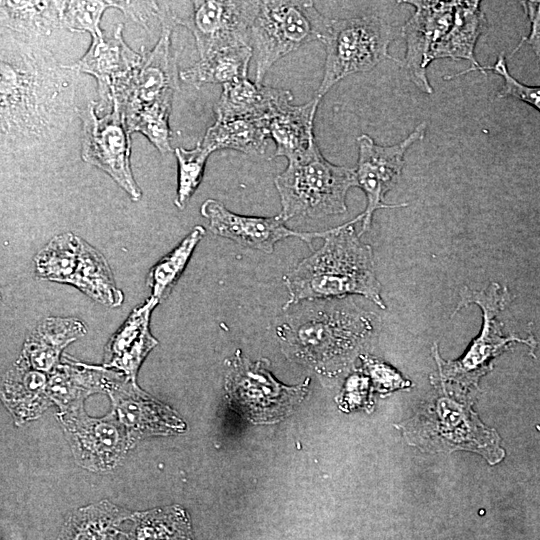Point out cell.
I'll use <instances>...</instances> for the list:
<instances>
[{
    "label": "cell",
    "mask_w": 540,
    "mask_h": 540,
    "mask_svg": "<svg viewBox=\"0 0 540 540\" xmlns=\"http://www.w3.org/2000/svg\"><path fill=\"white\" fill-rule=\"evenodd\" d=\"M57 415L75 460L83 468L110 471L132 446L126 428L114 412L104 418H93L80 406Z\"/></svg>",
    "instance_id": "cell-13"
},
{
    "label": "cell",
    "mask_w": 540,
    "mask_h": 540,
    "mask_svg": "<svg viewBox=\"0 0 540 540\" xmlns=\"http://www.w3.org/2000/svg\"><path fill=\"white\" fill-rule=\"evenodd\" d=\"M287 161L285 170L274 180L285 222L294 217L316 219L347 211V193L357 186L355 169L329 162L317 142Z\"/></svg>",
    "instance_id": "cell-5"
},
{
    "label": "cell",
    "mask_w": 540,
    "mask_h": 540,
    "mask_svg": "<svg viewBox=\"0 0 540 540\" xmlns=\"http://www.w3.org/2000/svg\"><path fill=\"white\" fill-rule=\"evenodd\" d=\"M132 513L103 500L72 512L65 520L57 540H121L122 530Z\"/></svg>",
    "instance_id": "cell-25"
},
{
    "label": "cell",
    "mask_w": 540,
    "mask_h": 540,
    "mask_svg": "<svg viewBox=\"0 0 540 540\" xmlns=\"http://www.w3.org/2000/svg\"><path fill=\"white\" fill-rule=\"evenodd\" d=\"M158 303L151 296L131 312L106 345L104 368L116 369L135 382L143 360L158 344L150 331V316Z\"/></svg>",
    "instance_id": "cell-19"
},
{
    "label": "cell",
    "mask_w": 540,
    "mask_h": 540,
    "mask_svg": "<svg viewBox=\"0 0 540 540\" xmlns=\"http://www.w3.org/2000/svg\"><path fill=\"white\" fill-rule=\"evenodd\" d=\"M395 36V29L375 15L330 20L322 41L324 72L315 98L321 100L346 76L369 71L386 58L397 61L388 53Z\"/></svg>",
    "instance_id": "cell-8"
},
{
    "label": "cell",
    "mask_w": 540,
    "mask_h": 540,
    "mask_svg": "<svg viewBox=\"0 0 540 540\" xmlns=\"http://www.w3.org/2000/svg\"><path fill=\"white\" fill-rule=\"evenodd\" d=\"M114 413L127 430L131 445L147 436L173 435L186 429L184 421L170 407L143 392L134 381L110 375L106 390Z\"/></svg>",
    "instance_id": "cell-17"
},
{
    "label": "cell",
    "mask_w": 540,
    "mask_h": 540,
    "mask_svg": "<svg viewBox=\"0 0 540 540\" xmlns=\"http://www.w3.org/2000/svg\"><path fill=\"white\" fill-rule=\"evenodd\" d=\"M158 2L157 17L161 33L157 44L149 51L141 48V60L130 76L113 92L125 118L143 106L167 96H174L180 78L171 35L176 26L169 13L167 1Z\"/></svg>",
    "instance_id": "cell-12"
},
{
    "label": "cell",
    "mask_w": 540,
    "mask_h": 540,
    "mask_svg": "<svg viewBox=\"0 0 540 540\" xmlns=\"http://www.w3.org/2000/svg\"><path fill=\"white\" fill-rule=\"evenodd\" d=\"M69 284L108 307H119L124 300L106 259L85 240H82L78 265Z\"/></svg>",
    "instance_id": "cell-30"
},
{
    "label": "cell",
    "mask_w": 540,
    "mask_h": 540,
    "mask_svg": "<svg viewBox=\"0 0 540 540\" xmlns=\"http://www.w3.org/2000/svg\"><path fill=\"white\" fill-rule=\"evenodd\" d=\"M486 26L487 21L484 13L480 10V1H457L453 24L435 48L432 61L451 58L454 60L466 59L471 62L469 69L452 77L474 70L485 73V67L476 61L474 49L480 34Z\"/></svg>",
    "instance_id": "cell-24"
},
{
    "label": "cell",
    "mask_w": 540,
    "mask_h": 540,
    "mask_svg": "<svg viewBox=\"0 0 540 540\" xmlns=\"http://www.w3.org/2000/svg\"><path fill=\"white\" fill-rule=\"evenodd\" d=\"M173 97L167 96L143 106L125 118L129 132L143 134L161 154L172 150L169 118Z\"/></svg>",
    "instance_id": "cell-34"
},
{
    "label": "cell",
    "mask_w": 540,
    "mask_h": 540,
    "mask_svg": "<svg viewBox=\"0 0 540 540\" xmlns=\"http://www.w3.org/2000/svg\"><path fill=\"white\" fill-rule=\"evenodd\" d=\"M65 1H1V26L26 37L48 36L62 28Z\"/></svg>",
    "instance_id": "cell-28"
},
{
    "label": "cell",
    "mask_w": 540,
    "mask_h": 540,
    "mask_svg": "<svg viewBox=\"0 0 540 540\" xmlns=\"http://www.w3.org/2000/svg\"><path fill=\"white\" fill-rule=\"evenodd\" d=\"M123 24L114 28L113 34L92 38L87 52L75 63L67 65L75 72L93 76L97 81L100 102L97 108L113 105V92L130 76L141 60L122 36Z\"/></svg>",
    "instance_id": "cell-18"
},
{
    "label": "cell",
    "mask_w": 540,
    "mask_h": 540,
    "mask_svg": "<svg viewBox=\"0 0 540 540\" xmlns=\"http://www.w3.org/2000/svg\"><path fill=\"white\" fill-rule=\"evenodd\" d=\"M521 4L529 18L531 29L528 37L521 39L513 53H516L522 44L526 42L533 48L538 59H540V1H522Z\"/></svg>",
    "instance_id": "cell-39"
},
{
    "label": "cell",
    "mask_w": 540,
    "mask_h": 540,
    "mask_svg": "<svg viewBox=\"0 0 540 540\" xmlns=\"http://www.w3.org/2000/svg\"><path fill=\"white\" fill-rule=\"evenodd\" d=\"M108 8H120V1H65L62 12V28L72 32H88L91 38L104 33L100 21Z\"/></svg>",
    "instance_id": "cell-36"
},
{
    "label": "cell",
    "mask_w": 540,
    "mask_h": 540,
    "mask_svg": "<svg viewBox=\"0 0 540 540\" xmlns=\"http://www.w3.org/2000/svg\"><path fill=\"white\" fill-rule=\"evenodd\" d=\"M211 153L205 149L201 142L192 149L178 147L175 156L178 163L177 193L174 200L179 209H183L198 188Z\"/></svg>",
    "instance_id": "cell-35"
},
{
    "label": "cell",
    "mask_w": 540,
    "mask_h": 540,
    "mask_svg": "<svg viewBox=\"0 0 540 540\" xmlns=\"http://www.w3.org/2000/svg\"><path fill=\"white\" fill-rule=\"evenodd\" d=\"M329 24L312 1H259L249 44L255 61V83L262 85L269 69L289 53L309 42H322Z\"/></svg>",
    "instance_id": "cell-7"
},
{
    "label": "cell",
    "mask_w": 540,
    "mask_h": 540,
    "mask_svg": "<svg viewBox=\"0 0 540 540\" xmlns=\"http://www.w3.org/2000/svg\"><path fill=\"white\" fill-rule=\"evenodd\" d=\"M440 389L399 427L409 444L428 452L472 451L489 464L504 457L496 430L485 426L472 410L468 392L439 383Z\"/></svg>",
    "instance_id": "cell-4"
},
{
    "label": "cell",
    "mask_w": 540,
    "mask_h": 540,
    "mask_svg": "<svg viewBox=\"0 0 540 540\" xmlns=\"http://www.w3.org/2000/svg\"><path fill=\"white\" fill-rule=\"evenodd\" d=\"M538 60L540 64V59ZM485 70H492L504 79V86L497 94L498 98H517L540 111V86L525 85L511 76L503 53L498 56L493 66H486Z\"/></svg>",
    "instance_id": "cell-37"
},
{
    "label": "cell",
    "mask_w": 540,
    "mask_h": 540,
    "mask_svg": "<svg viewBox=\"0 0 540 540\" xmlns=\"http://www.w3.org/2000/svg\"><path fill=\"white\" fill-rule=\"evenodd\" d=\"M97 102L90 101L79 111L82 121L81 157L86 163L108 174L131 198L139 201L142 191L131 169V133L119 105L98 116Z\"/></svg>",
    "instance_id": "cell-11"
},
{
    "label": "cell",
    "mask_w": 540,
    "mask_h": 540,
    "mask_svg": "<svg viewBox=\"0 0 540 540\" xmlns=\"http://www.w3.org/2000/svg\"><path fill=\"white\" fill-rule=\"evenodd\" d=\"M415 7L401 33L406 40L403 66L411 81L424 93L433 88L426 76L432 54L453 24L457 1H403Z\"/></svg>",
    "instance_id": "cell-15"
},
{
    "label": "cell",
    "mask_w": 540,
    "mask_h": 540,
    "mask_svg": "<svg viewBox=\"0 0 540 540\" xmlns=\"http://www.w3.org/2000/svg\"><path fill=\"white\" fill-rule=\"evenodd\" d=\"M426 128L427 124L423 122L402 142L390 146L378 145L366 134H362L357 138L356 183L367 198V206L362 213V227L359 235L370 229L372 217L376 210L407 205H388L384 202V197L401 176L405 152L413 143L424 138Z\"/></svg>",
    "instance_id": "cell-14"
},
{
    "label": "cell",
    "mask_w": 540,
    "mask_h": 540,
    "mask_svg": "<svg viewBox=\"0 0 540 540\" xmlns=\"http://www.w3.org/2000/svg\"><path fill=\"white\" fill-rule=\"evenodd\" d=\"M290 92L273 109L267 119L270 139L276 145L273 157L287 160L305 153L315 140L313 126L321 100L313 98L302 105H293Z\"/></svg>",
    "instance_id": "cell-20"
},
{
    "label": "cell",
    "mask_w": 540,
    "mask_h": 540,
    "mask_svg": "<svg viewBox=\"0 0 540 540\" xmlns=\"http://www.w3.org/2000/svg\"><path fill=\"white\" fill-rule=\"evenodd\" d=\"M110 375L104 367L65 358L49 373L47 393L61 411L75 409L83 406L87 396L105 391Z\"/></svg>",
    "instance_id": "cell-23"
},
{
    "label": "cell",
    "mask_w": 540,
    "mask_h": 540,
    "mask_svg": "<svg viewBox=\"0 0 540 540\" xmlns=\"http://www.w3.org/2000/svg\"><path fill=\"white\" fill-rule=\"evenodd\" d=\"M204 235V227L195 226L177 247L151 268L147 275V286L151 289L152 297L160 302L170 294Z\"/></svg>",
    "instance_id": "cell-33"
},
{
    "label": "cell",
    "mask_w": 540,
    "mask_h": 540,
    "mask_svg": "<svg viewBox=\"0 0 540 540\" xmlns=\"http://www.w3.org/2000/svg\"><path fill=\"white\" fill-rule=\"evenodd\" d=\"M200 212L208 220V228L215 235L268 254L273 252L274 245L278 241L289 237L301 239L313 250V240L325 238L329 231H293L285 226V220L280 214L272 217L239 215L228 210L221 202L211 198L203 202Z\"/></svg>",
    "instance_id": "cell-16"
},
{
    "label": "cell",
    "mask_w": 540,
    "mask_h": 540,
    "mask_svg": "<svg viewBox=\"0 0 540 540\" xmlns=\"http://www.w3.org/2000/svg\"><path fill=\"white\" fill-rule=\"evenodd\" d=\"M85 333V325L79 319L47 317L27 336L18 360L49 374L60 363L63 349Z\"/></svg>",
    "instance_id": "cell-21"
},
{
    "label": "cell",
    "mask_w": 540,
    "mask_h": 540,
    "mask_svg": "<svg viewBox=\"0 0 540 540\" xmlns=\"http://www.w3.org/2000/svg\"><path fill=\"white\" fill-rule=\"evenodd\" d=\"M128 540H193L191 520L179 505L132 513Z\"/></svg>",
    "instance_id": "cell-31"
},
{
    "label": "cell",
    "mask_w": 540,
    "mask_h": 540,
    "mask_svg": "<svg viewBox=\"0 0 540 540\" xmlns=\"http://www.w3.org/2000/svg\"><path fill=\"white\" fill-rule=\"evenodd\" d=\"M0 59L2 152L50 140L74 111L75 71L45 48L3 36Z\"/></svg>",
    "instance_id": "cell-1"
},
{
    "label": "cell",
    "mask_w": 540,
    "mask_h": 540,
    "mask_svg": "<svg viewBox=\"0 0 540 540\" xmlns=\"http://www.w3.org/2000/svg\"><path fill=\"white\" fill-rule=\"evenodd\" d=\"M269 139L267 119L216 118L201 145L210 153L232 149L247 155H263Z\"/></svg>",
    "instance_id": "cell-27"
},
{
    "label": "cell",
    "mask_w": 540,
    "mask_h": 540,
    "mask_svg": "<svg viewBox=\"0 0 540 540\" xmlns=\"http://www.w3.org/2000/svg\"><path fill=\"white\" fill-rule=\"evenodd\" d=\"M222 86L214 107L216 118L268 119L275 106L290 93L285 89L257 85L247 78Z\"/></svg>",
    "instance_id": "cell-26"
},
{
    "label": "cell",
    "mask_w": 540,
    "mask_h": 540,
    "mask_svg": "<svg viewBox=\"0 0 540 540\" xmlns=\"http://www.w3.org/2000/svg\"><path fill=\"white\" fill-rule=\"evenodd\" d=\"M120 11L147 28L148 21L158 13L157 1H120Z\"/></svg>",
    "instance_id": "cell-40"
},
{
    "label": "cell",
    "mask_w": 540,
    "mask_h": 540,
    "mask_svg": "<svg viewBox=\"0 0 540 540\" xmlns=\"http://www.w3.org/2000/svg\"><path fill=\"white\" fill-rule=\"evenodd\" d=\"M376 317L349 304L330 302L296 313L276 332L287 356L321 374H335L372 336Z\"/></svg>",
    "instance_id": "cell-3"
},
{
    "label": "cell",
    "mask_w": 540,
    "mask_h": 540,
    "mask_svg": "<svg viewBox=\"0 0 540 540\" xmlns=\"http://www.w3.org/2000/svg\"><path fill=\"white\" fill-rule=\"evenodd\" d=\"M266 359L251 362L240 350L227 360L225 388L230 399L254 422H274L305 397L310 379L295 386L279 382Z\"/></svg>",
    "instance_id": "cell-10"
},
{
    "label": "cell",
    "mask_w": 540,
    "mask_h": 540,
    "mask_svg": "<svg viewBox=\"0 0 540 540\" xmlns=\"http://www.w3.org/2000/svg\"><path fill=\"white\" fill-rule=\"evenodd\" d=\"M364 370L369 375L375 389L381 393H388L411 386L410 381L404 379L399 372L391 366L369 356L361 355Z\"/></svg>",
    "instance_id": "cell-38"
},
{
    "label": "cell",
    "mask_w": 540,
    "mask_h": 540,
    "mask_svg": "<svg viewBox=\"0 0 540 540\" xmlns=\"http://www.w3.org/2000/svg\"><path fill=\"white\" fill-rule=\"evenodd\" d=\"M82 240L71 232L53 237L34 258L38 278L69 284L78 265Z\"/></svg>",
    "instance_id": "cell-32"
},
{
    "label": "cell",
    "mask_w": 540,
    "mask_h": 540,
    "mask_svg": "<svg viewBox=\"0 0 540 540\" xmlns=\"http://www.w3.org/2000/svg\"><path fill=\"white\" fill-rule=\"evenodd\" d=\"M49 374L17 360L6 373L2 399L17 424L40 416L53 402L47 393Z\"/></svg>",
    "instance_id": "cell-22"
},
{
    "label": "cell",
    "mask_w": 540,
    "mask_h": 540,
    "mask_svg": "<svg viewBox=\"0 0 540 540\" xmlns=\"http://www.w3.org/2000/svg\"><path fill=\"white\" fill-rule=\"evenodd\" d=\"M175 25L193 34L199 57L222 49L250 46V30L259 1H167Z\"/></svg>",
    "instance_id": "cell-9"
},
{
    "label": "cell",
    "mask_w": 540,
    "mask_h": 540,
    "mask_svg": "<svg viewBox=\"0 0 540 540\" xmlns=\"http://www.w3.org/2000/svg\"><path fill=\"white\" fill-rule=\"evenodd\" d=\"M369 395V379L361 375L351 376L346 383L343 398L351 404H361Z\"/></svg>",
    "instance_id": "cell-41"
},
{
    "label": "cell",
    "mask_w": 540,
    "mask_h": 540,
    "mask_svg": "<svg viewBox=\"0 0 540 540\" xmlns=\"http://www.w3.org/2000/svg\"><path fill=\"white\" fill-rule=\"evenodd\" d=\"M510 301L511 296L508 289L495 282L479 291L468 287L461 290L460 301L454 314L463 307L476 304L482 310L483 325L481 332L473 340L466 353L457 360H442L436 344L434 345L439 383L463 392H469L473 387H477L480 378L490 371L495 357L506 350L510 344L520 342L534 347L535 341L532 337L522 339L515 335H506L503 332V323L498 316Z\"/></svg>",
    "instance_id": "cell-6"
},
{
    "label": "cell",
    "mask_w": 540,
    "mask_h": 540,
    "mask_svg": "<svg viewBox=\"0 0 540 540\" xmlns=\"http://www.w3.org/2000/svg\"><path fill=\"white\" fill-rule=\"evenodd\" d=\"M362 219L360 214L329 229L324 244L284 276L289 294L284 310L304 301L340 299L353 294L386 308L372 248L361 242L353 226Z\"/></svg>",
    "instance_id": "cell-2"
},
{
    "label": "cell",
    "mask_w": 540,
    "mask_h": 540,
    "mask_svg": "<svg viewBox=\"0 0 540 540\" xmlns=\"http://www.w3.org/2000/svg\"><path fill=\"white\" fill-rule=\"evenodd\" d=\"M253 52L250 46H237L219 50L201 58L179 73L180 79L196 88L204 84H226L247 78Z\"/></svg>",
    "instance_id": "cell-29"
}]
</instances>
